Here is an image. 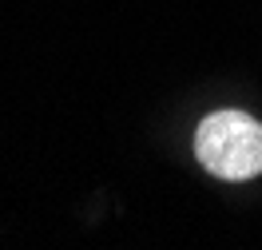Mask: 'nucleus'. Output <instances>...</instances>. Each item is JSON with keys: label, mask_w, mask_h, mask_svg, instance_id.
<instances>
[{"label": "nucleus", "mask_w": 262, "mask_h": 250, "mask_svg": "<svg viewBox=\"0 0 262 250\" xmlns=\"http://www.w3.org/2000/svg\"><path fill=\"white\" fill-rule=\"evenodd\" d=\"M195 159L223 183H246L262 175V123L234 107L203 116L195 127Z\"/></svg>", "instance_id": "nucleus-1"}]
</instances>
